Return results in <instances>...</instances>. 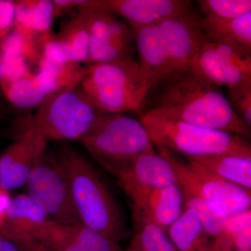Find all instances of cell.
Returning <instances> with one entry per match:
<instances>
[{
    "mask_svg": "<svg viewBox=\"0 0 251 251\" xmlns=\"http://www.w3.org/2000/svg\"><path fill=\"white\" fill-rule=\"evenodd\" d=\"M153 90H156V95L148 110L250 139L251 127L238 116L221 87L206 80L192 67L168 79Z\"/></svg>",
    "mask_w": 251,
    "mask_h": 251,
    "instance_id": "1",
    "label": "cell"
},
{
    "mask_svg": "<svg viewBox=\"0 0 251 251\" xmlns=\"http://www.w3.org/2000/svg\"><path fill=\"white\" fill-rule=\"evenodd\" d=\"M201 18L191 10L150 25L131 28L137 62L150 92L191 67L206 39Z\"/></svg>",
    "mask_w": 251,
    "mask_h": 251,
    "instance_id": "2",
    "label": "cell"
},
{
    "mask_svg": "<svg viewBox=\"0 0 251 251\" xmlns=\"http://www.w3.org/2000/svg\"><path fill=\"white\" fill-rule=\"evenodd\" d=\"M67 171L81 223L120 244L128 235L120 206L97 168L72 146H61L57 154Z\"/></svg>",
    "mask_w": 251,
    "mask_h": 251,
    "instance_id": "3",
    "label": "cell"
},
{
    "mask_svg": "<svg viewBox=\"0 0 251 251\" xmlns=\"http://www.w3.org/2000/svg\"><path fill=\"white\" fill-rule=\"evenodd\" d=\"M92 158L117 179L138 157L155 150L140 120L125 114H103L80 140Z\"/></svg>",
    "mask_w": 251,
    "mask_h": 251,
    "instance_id": "4",
    "label": "cell"
},
{
    "mask_svg": "<svg viewBox=\"0 0 251 251\" xmlns=\"http://www.w3.org/2000/svg\"><path fill=\"white\" fill-rule=\"evenodd\" d=\"M80 87L100 113L125 114L141 110L150 87L137 60L87 65Z\"/></svg>",
    "mask_w": 251,
    "mask_h": 251,
    "instance_id": "5",
    "label": "cell"
},
{
    "mask_svg": "<svg viewBox=\"0 0 251 251\" xmlns=\"http://www.w3.org/2000/svg\"><path fill=\"white\" fill-rule=\"evenodd\" d=\"M154 147H161L183 157L237 154L251 156L247 138L202 128L175 120L153 110L140 116Z\"/></svg>",
    "mask_w": 251,
    "mask_h": 251,
    "instance_id": "6",
    "label": "cell"
},
{
    "mask_svg": "<svg viewBox=\"0 0 251 251\" xmlns=\"http://www.w3.org/2000/svg\"><path fill=\"white\" fill-rule=\"evenodd\" d=\"M101 114L79 84L62 87L50 94L31 117L36 129L47 141H80Z\"/></svg>",
    "mask_w": 251,
    "mask_h": 251,
    "instance_id": "7",
    "label": "cell"
},
{
    "mask_svg": "<svg viewBox=\"0 0 251 251\" xmlns=\"http://www.w3.org/2000/svg\"><path fill=\"white\" fill-rule=\"evenodd\" d=\"M156 148L157 152L169 162L184 194L213 202L229 216L251 209V191L225 181L196 162L166 148Z\"/></svg>",
    "mask_w": 251,
    "mask_h": 251,
    "instance_id": "8",
    "label": "cell"
},
{
    "mask_svg": "<svg viewBox=\"0 0 251 251\" xmlns=\"http://www.w3.org/2000/svg\"><path fill=\"white\" fill-rule=\"evenodd\" d=\"M27 195L50 220L82 224L73 198L70 180L57 155L45 151L36 161L25 184Z\"/></svg>",
    "mask_w": 251,
    "mask_h": 251,
    "instance_id": "9",
    "label": "cell"
},
{
    "mask_svg": "<svg viewBox=\"0 0 251 251\" xmlns=\"http://www.w3.org/2000/svg\"><path fill=\"white\" fill-rule=\"evenodd\" d=\"M9 133L12 142L0 155V186L9 191L25 185L48 142L36 129L31 115L14 120Z\"/></svg>",
    "mask_w": 251,
    "mask_h": 251,
    "instance_id": "10",
    "label": "cell"
},
{
    "mask_svg": "<svg viewBox=\"0 0 251 251\" xmlns=\"http://www.w3.org/2000/svg\"><path fill=\"white\" fill-rule=\"evenodd\" d=\"M83 4L81 6L87 9L88 18L89 65L137 60L134 35L129 25L115 15L91 9Z\"/></svg>",
    "mask_w": 251,
    "mask_h": 251,
    "instance_id": "11",
    "label": "cell"
},
{
    "mask_svg": "<svg viewBox=\"0 0 251 251\" xmlns=\"http://www.w3.org/2000/svg\"><path fill=\"white\" fill-rule=\"evenodd\" d=\"M191 67L214 85L227 88L251 80V51L206 39Z\"/></svg>",
    "mask_w": 251,
    "mask_h": 251,
    "instance_id": "12",
    "label": "cell"
},
{
    "mask_svg": "<svg viewBox=\"0 0 251 251\" xmlns=\"http://www.w3.org/2000/svg\"><path fill=\"white\" fill-rule=\"evenodd\" d=\"M116 180L129 202L134 225L139 221L147 200L154 190L178 184L169 162L156 150L138 157Z\"/></svg>",
    "mask_w": 251,
    "mask_h": 251,
    "instance_id": "13",
    "label": "cell"
},
{
    "mask_svg": "<svg viewBox=\"0 0 251 251\" xmlns=\"http://www.w3.org/2000/svg\"><path fill=\"white\" fill-rule=\"evenodd\" d=\"M29 234L52 251H123L120 244L83 224L49 219Z\"/></svg>",
    "mask_w": 251,
    "mask_h": 251,
    "instance_id": "14",
    "label": "cell"
},
{
    "mask_svg": "<svg viewBox=\"0 0 251 251\" xmlns=\"http://www.w3.org/2000/svg\"><path fill=\"white\" fill-rule=\"evenodd\" d=\"M83 6L115 15L133 29L192 10L191 1L186 0H85Z\"/></svg>",
    "mask_w": 251,
    "mask_h": 251,
    "instance_id": "15",
    "label": "cell"
},
{
    "mask_svg": "<svg viewBox=\"0 0 251 251\" xmlns=\"http://www.w3.org/2000/svg\"><path fill=\"white\" fill-rule=\"evenodd\" d=\"M87 71V67L79 64L75 69L62 74L39 72L11 84L5 91L6 99L11 106L18 110L37 108L54 91L79 85Z\"/></svg>",
    "mask_w": 251,
    "mask_h": 251,
    "instance_id": "16",
    "label": "cell"
},
{
    "mask_svg": "<svg viewBox=\"0 0 251 251\" xmlns=\"http://www.w3.org/2000/svg\"><path fill=\"white\" fill-rule=\"evenodd\" d=\"M77 9L57 35L46 39L41 56L55 62L90 64L87 9L82 6Z\"/></svg>",
    "mask_w": 251,
    "mask_h": 251,
    "instance_id": "17",
    "label": "cell"
},
{
    "mask_svg": "<svg viewBox=\"0 0 251 251\" xmlns=\"http://www.w3.org/2000/svg\"><path fill=\"white\" fill-rule=\"evenodd\" d=\"M186 208L184 193L179 184L157 188L147 200L139 221L134 225V230L145 223H152L166 232Z\"/></svg>",
    "mask_w": 251,
    "mask_h": 251,
    "instance_id": "18",
    "label": "cell"
},
{
    "mask_svg": "<svg viewBox=\"0 0 251 251\" xmlns=\"http://www.w3.org/2000/svg\"><path fill=\"white\" fill-rule=\"evenodd\" d=\"M184 158L196 162L225 181L251 191V156L224 153Z\"/></svg>",
    "mask_w": 251,
    "mask_h": 251,
    "instance_id": "19",
    "label": "cell"
},
{
    "mask_svg": "<svg viewBox=\"0 0 251 251\" xmlns=\"http://www.w3.org/2000/svg\"><path fill=\"white\" fill-rule=\"evenodd\" d=\"M166 234L179 251H212L213 239L196 213L188 208L168 227Z\"/></svg>",
    "mask_w": 251,
    "mask_h": 251,
    "instance_id": "20",
    "label": "cell"
},
{
    "mask_svg": "<svg viewBox=\"0 0 251 251\" xmlns=\"http://www.w3.org/2000/svg\"><path fill=\"white\" fill-rule=\"evenodd\" d=\"M201 25L206 39L251 51V13L229 20L203 17Z\"/></svg>",
    "mask_w": 251,
    "mask_h": 251,
    "instance_id": "21",
    "label": "cell"
},
{
    "mask_svg": "<svg viewBox=\"0 0 251 251\" xmlns=\"http://www.w3.org/2000/svg\"><path fill=\"white\" fill-rule=\"evenodd\" d=\"M14 27L40 35L51 34L54 21L53 3L51 0L14 1Z\"/></svg>",
    "mask_w": 251,
    "mask_h": 251,
    "instance_id": "22",
    "label": "cell"
},
{
    "mask_svg": "<svg viewBox=\"0 0 251 251\" xmlns=\"http://www.w3.org/2000/svg\"><path fill=\"white\" fill-rule=\"evenodd\" d=\"M49 219L40 206L27 194L19 195L11 198L6 220L1 228L9 227L29 234Z\"/></svg>",
    "mask_w": 251,
    "mask_h": 251,
    "instance_id": "23",
    "label": "cell"
},
{
    "mask_svg": "<svg viewBox=\"0 0 251 251\" xmlns=\"http://www.w3.org/2000/svg\"><path fill=\"white\" fill-rule=\"evenodd\" d=\"M212 249L251 251V209L229 216L223 233L213 240Z\"/></svg>",
    "mask_w": 251,
    "mask_h": 251,
    "instance_id": "24",
    "label": "cell"
},
{
    "mask_svg": "<svg viewBox=\"0 0 251 251\" xmlns=\"http://www.w3.org/2000/svg\"><path fill=\"white\" fill-rule=\"evenodd\" d=\"M186 207L196 213L209 237L214 240L224 231L229 216L213 202L184 194Z\"/></svg>",
    "mask_w": 251,
    "mask_h": 251,
    "instance_id": "25",
    "label": "cell"
},
{
    "mask_svg": "<svg viewBox=\"0 0 251 251\" xmlns=\"http://www.w3.org/2000/svg\"><path fill=\"white\" fill-rule=\"evenodd\" d=\"M130 244L139 251H179L166 232L152 223H145L135 229Z\"/></svg>",
    "mask_w": 251,
    "mask_h": 251,
    "instance_id": "26",
    "label": "cell"
},
{
    "mask_svg": "<svg viewBox=\"0 0 251 251\" xmlns=\"http://www.w3.org/2000/svg\"><path fill=\"white\" fill-rule=\"evenodd\" d=\"M204 17L234 19L251 13V0H200Z\"/></svg>",
    "mask_w": 251,
    "mask_h": 251,
    "instance_id": "27",
    "label": "cell"
},
{
    "mask_svg": "<svg viewBox=\"0 0 251 251\" xmlns=\"http://www.w3.org/2000/svg\"><path fill=\"white\" fill-rule=\"evenodd\" d=\"M229 102L238 116L251 126V80L227 87Z\"/></svg>",
    "mask_w": 251,
    "mask_h": 251,
    "instance_id": "28",
    "label": "cell"
},
{
    "mask_svg": "<svg viewBox=\"0 0 251 251\" xmlns=\"http://www.w3.org/2000/svg\"><path fill=\"white\" fill-rule=\"evenodd\" d=\"M0 234L3 238L14 242L21 251H52L23 231L2 227L0 229Z\"/></svg>",
    "mask_w": 251,
    "mask_h": 251,
    "instance_id": "29",
    "label": "cell"
},
{
    "mask_svg": "<svg viewBox=\"0 0 251 251\" xmlns=\"http://www.w3.org/2000/svg\"><path fill=\"white\" fill-rule=\"evenodd\" d=\"M14 1L0 0V41L14 27Z\"/></svg>",
    "mask_w": 251,
    "mask_h": 251,
    "instance_id": "30",
    "label": "cell"
},
{
    "mask_svg": "<svg viewBox=\"0 0 251 251\" xmlns=\"http://www.w3.org/2000/svg\"><path fill=\"white\" fill-rule=\"evenodd\" d=\"M84 1L85 0H52L54 19L69 12L73 9H78Z\"/></svg>",
    "mask_w": 251,
    "mask_h": 251,
    "instance_id": "31",
    "label": "cell"
},
{
    "mask_svg": "<svg viewBox=\"0 0 251 251\" xmlns=\"http://www.w3.org/2000/svg\"><path fill=\"white\" fill-rule=\"evenodd\" d=\"M9 191L0 186V228L2 227L6 218L8 208L11 201Z\"/></svg>",
    "mask_w": 251,
    "mask_h": 251,
    "instance_id": "32",
    "label": "cell"
},
{
    "mask_svg": "<svg viewBox=\"0 0 251 251\" xmlns=\"http://www.w3.org/2000/svg\"><path fill=\"white\" fill-rule=\"evenodd\" d=\"M3 74H4L3 64L0 56V108H8V105H9V103L6 99L4 87H3Z\"/></svg>",
    "mask_w": 251,
    "mask_h": 251,
    "instance_id": "33",
    "label": "cell"
},
{
    "mask_svg": "<svg viewBox=\"0 0 251 251\" xmlns=\"http://www.w3.org/2000/svg\"><path fill=\"white\" fill-rule=\"evenodd\" d=\"M0 251H21L16 244L9 240L2 238L0 242Z\"/></svg>",
    "mask_w": 251,
    "mask_h": 251,
    "instance_id": "34",
    "label": "cell"
},
{
    "mask_svg": "<svg viewBox=\"0 0 251 251\" xmlns=\"http://www.w3.org/2000/svg\"><path fill=\"white\" fill-rule=\"evenodd\" d=\"M8 115V108H0V122L4 120Z\"/></svg>",
    "mask_w": 251,
    "mask_h": 251,
    "instance_id": "35",
    "label": "cell"
},
{
    "mask_svg": "<svg viewBox=\"0 0 251 251\" xmlns=\"http://www.w3.org/2000/svg\"><path fill=\"white\" fill-rule=\"evenodd\" d=\"M123 251H139L136 247H134L133 244H130V245L128 246V247L127 248L126 250H123Z\"/></svg>",
    "mask_w": 251,
    "mask_h": 251,
    "instance_id": "36",
    "label": "cell"
},
{
    "mask_svg": "<svg viewBox=\"0 0 251 251\" xmlns=\"http://www.w3.org/2000/svg\"><path fill=\"white\" fill-rule=\"evenodd\" d=\"M233 251L226 250V249H218V250H215V251Z\"/></svg>",
    "mask_w": 251,
    "mask_h": 251,
    "instance_id": "37",
    "label": "cell"
},
{
    "mask_svg": "<svg viewBox=\"0 0 251 251\" xmlns=\"http://www.w3.org/2000/svg\"><path fill=\"white\" fill-rule=\"evenodd\" d=\"M2 236H1V234H0V242H1V239H2Z\"/></svg>",
    "mask_w": 251,
    "mask_h": 251,
    "instance_id": "38",
    "label": "cell"
},
{
    "mask_svg": "<svg viewBox=\"0 0 251 251\" xmlns=\"http://www.w3.org/2000/svg\"><path fill=\"white\" fill-rule=\"evenodd\" d=\"M213 251V249H212V251Z\"/></svg>",
    "mask_w": 251,
    "mask_h": 251,
    "instance_id": "39",
    "label": "cell"
}]
</instances>
